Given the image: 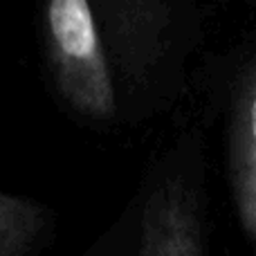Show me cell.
Segmentation results:
<instances>
[{"label":"cell","mask_w":256,"mask_h":256,"mask_svg":"<svg viewBox=\"0 0 256 256\" xmlns=\"http://www.w3.org/2000/svg\"><path fill=\"white\" fill-rule=\"evenodd\" d=\"M230 184L245 234H256V70L243 68L232 90L230 130Z\"/></svg>","instance_id":"7a4b0ae2"},{"label":"cell","mask_w":256,"mask_h":256,"mask_svg":"<svg viewBox=\"0 0 256 256\" xmlns=\"http://www.w3.org/2000/svg\"><path fill=\"white\" fill-rule=\"evenodd\" d=\"M48 30L61 92L79 112L108 120L115 88L88 0H48Z\"/></svg>","instance_id":"6da1fadb"},{"label":"cell","mask_w":256,"mask_h":256,"mask_svg":"<svg viewBox=\"0 0 256 256\" xmlns=\"http://www.w3.org/2000/svg\"><path fill=\"white\" fill-rule=\"evenodd\" d=\"M140 256H202L196 202L178 182H164L146 202Z\"/></svg>","instance_id":"3957f363"}]
</instances>
